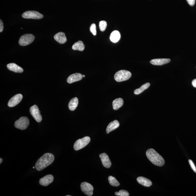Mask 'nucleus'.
Listing matches in <instances>:
<instances>
[{"instance_id":"9","label":"nucleus","mask_w":196,"mask_h":196,"mask_svg":"<svg viewBox=\"0 0 196 196\" xmlns=\"http://www.w3.org/2000/svg\"><path fill=\"white\" fill-rule=\"evenodd\" d=\"M81 190L85 194L91 196L93 194V188L91 184L87 182L82 183L81 184Z\"/></svg>"},{"instance_id":"22","label":"nucleus","mask_w":196,"mask_h":196,"mask_svg":"<svg viewBox=\"0 0 196 196\" xmlns=\"http://www.w3.org/2000/svg\"><path fill=\"white\" fill-rule=\"evenodd\" d=\"M72 49L74 50H78L82 51L85 49V45L83 41H79L75 43L72 47Z\"/></svg>"},{"instance_id":"31","label":"nucleus","mask_w":196,"mask_h":196,"mask_svg":"<svg viewBox=\"0 0 196 196\" xmlns=\"http://www.w3.org/2000/svg\"><path fill=\"white\" fill-rule=\"evenodd\" d=\"M192 84L194 87L196 88V79H194L193 80Z\"/></svg>"},{"instance_id":"12","label":"nucleus","mask_w":196,"mask_h":196,"mask_svg":"<svg viewBox=\"0 0 196 196\" xmlns=\"http://www.w3.org/2000/svg\"><path fill=\"white\" fill-rule=\"evenodd\" d=\"M102 164L104 167L107 168H109L111 167L112 163L109 159L108 155L107 154L103 153L100 155Z\"/></svg>"},{"instance_id":"29","label":"nucleus","mask_w":196,"mask_h":196,"mask_svg":"<svg viewBox=\"0 0 196 196\" xmlns=\"http://www.w3.org/2000/svg\"><path fill=\"white\" fill-rule=\"evenodd\" d=\"M186 1L191 6H193L195 4V0H186Z\"/></svg>"},{"instance_id":"13","label":"nucleus","mask_w":196,"mask_h":196,"mask_svg":"<svg viewBox=\"0 0 196 196\" xmlns=\"http://www.w3.org/2000/svg\"><path fill=\"white\" fill-rule=\"evenodd\" d=\"M83 78V75L80 73H75L70 75L67 79L68 83L71 84L80 81Z\"/></svg>"},{"instance_id":"28","label":"nucleus","mask_w":196,"mask_h":196,"mask_svg":"<svg viewBox=\"0 0 196 196\" xmlns=\"http://www.w3.org/2000/svg\"><path fill=\"white\" fill-rule=\"evenodd\" d=\"M189 164L190 165L191 169H193V170L195 173H196V167L194 164L192 160H189Z\"/></svg>"},{"instance_id":"21","label":"nucleus","mask_w":196,"mask_h":196,"mask_svg":"<svg viewBox=\"0 0 196 196\" xmlns=\"http://www.w3.org/2000/svg\"><path fill=\"white\" fill-rule=\"evenodd\" d=\"M79 103V100L78 98H73L70 100L68 104V107L70 111H74L78 107Z\"/></svg>"},{"instance_id":"14","label":"nucleus","mask_w":196,"mask_h":196,"mask_svg":"<svg viewBox=\"0 0 196 196\" xmlns=\"http://www.w3.org/2000/svg\"><path fill=\"white\" fill-rule=\"evenodd\" d=\"M55 40L60 44H65L67 42V39L65 34L63 32H59L57 33L54 36Z\"/></svg>"},{"instance_id":"35","label":"nucleus","mask_w":196,"mask_h":196,"mask_svg":"<svg viewBox=\"0 0 196 196\" xmlns=\"http://www.w3.org/2000/svg\"><path fill=\"white\" fill-rule=\"evenodd\" d=\"M70 195H67V196H70Z\"/></svg>"},{"instance_id":"18","label":"nucleus","mask_w":196,"mask_h":196,"mask_svg":"<svg viewBox=\"0 0 196 196\" xmlns=\"http://www.w3.org/2000/svg\"><path fill=\"white\" fill-rule=\"evenodd\" d=\"M136 180H137V181L139 184L143 186L150 187L152 184V183L151 180L144 177H138Z\"/></svg>"},{"instance_id":"17","label":"nucleus","mask_w":196,"mask_h":196,"mask_svg":"<svg viewBox=\"0 0 196 196\" xmlns=\"http://www.w3.org/2000/svg\"><path fill=\"white\" fill-rule=\"evenodd\" d=\"M119 126L120 124L117 120H115L113 121L108 125L106 129L107 133H109L110 132L117 128Z\"/></svg>"},{"instance_id":"32","label":"nucleus","mask_w":196,"mask_h":196,"mask_svg":"<svg viewBox=\"0 0 196 196\" xmlns=\"http://www.w3.org/2000/svg\"><path fill=\"white\" fill-rule=\"evenodd\" d=\"M0 164H1L2 161H3V160H2V158H0Z\"/></svg>"},{"instance_id":"19","label":"nucleus","mask_w":196,"mask_h":196,"mask_svg":"<svg viewBox=\"0 0 196 196\" xmlns=\"http://www.w3.org/2000/svg\"><path fill=\"white\" fill-rule=\"evenodd\" d=\"M121 38V35L119 32L118 31H114L112 32L110 35V40L114 43L117 42L120 40Z\"/></svg>"},{"instance_id":"16","label":"nucleus","mask_w":196,"mask_h":196,"mask_svg":"<svg viewBox=\"0 0 196 196\" xmlns=\"http://www.w3.org/2000/svg\"><path fill=\"white\" fill-rule=\"evenodd\" d=\"M7 67L9 70L14 72L21 73L23 72V68L14 63L8 64Z\"/></svg>"},{"instance_id":"1","label":"nucleus","mask_w":196,"mask_h":196,"mask_svg":"<svg viewBox=\"0 0 196 196\" xmlns=\"http://www.w3.org/2000/svg\"><path fill=\"white\" fill-rule=\"evenodd\" d=\"M54 159V156L53 154L45 153L37 160L35 164V168L37 170L41 171L52 164Z\"/></svg>"},{"instance_id":"25","label":"nucleus","mask_w":196,"mask_h":196,"mask_svg":"<svg viewBox=\"0 0 196 196\" xmlns=\"http://www.w3.org/2000/svg\"><path fill=\"white\" fill-rule=\"evenodd\" d=\"M107 26V22L105 21H101L99 23V28H100V29L101 31H104L106 29Z\"/></svg>"},{"instance_id":"3","label":"nucleus","mask_w":196,"mask_h":196,"mask_svg":"<svg viewBox=\"0 0 196 196\" xmlns=\"http://www.w3.org/2000/svg\"><path fill=\"white\" fill-rule=\"evenodd\" d=\"M131 76V74L130 72L127 70H122L114 74V78L117 82H120L129 80Z\"/></svg>"},{"instance_id":"7","label":"nucleus","mask_w":196,"mask_h":196,"mask_svg":"<svg viewBox=\"0 0 196 196\" xmlns=\"http://www.w3.org/2000/svg\"><path fill=\"white\" fill-rule=\"evenodd\" d=\"M22 17L25 19H40L43 18V15L36 11H28L24 12Z\"/></svg>"},{"instance_id":"30","label":"nucleus","mask_w":196,"mask_h":196,"mask_svg":"<svg viewBox=\"0 0 196 196\" xmlns=\"http://www.w3.org/2000/svg\"><path fill=\"white\" fill-rule=\"evenodd\" d=\"M0 32L3 31L4 28L3 24L1 20H0Z\"/></svg>"},{"instance_id":"8","label":"nucleus","mask_w":196,"mask_h":196,"mask_svg":"<svg viewBox=\"0 0 196 196\" xmlns=\"http://www.w3.org/2000/svg\"><path fill=\"white\" fill-rule=\"evenodd\" d=\"M30 112L33 117L37 122H40L42 120L40 112L39 111L38 107L36 105H33L30 108Z\"/></svg>"},{"instance_id":"4","label":"nucleus","mask_w":196,"mask_h":196,"mask_svg":"<svg viewBox=\"0 0 196 196\" xmlns=\"http://www.w3.org/2000/svg\"><path fill=\"white\" fill-rule=\"evenodd\" d=\"M91 141V139L89 136H85L81 139L76 141L74 144V150L78 151L82 149L88 144Z\"/></svg>"},{"instance_id":"2","label":"nucleus","mask_w":196,"mask_h":196,"mask_svg":"<svg viewBox=\"0 0 196 196\" xmlns=\"http://www.w3.org/2000/svg\"><path fill=\"white\" fill-rule=\"evenodd\" d=\"M146 155L152 163L158 166H162L165 164V160L159 154L153 149L147 150Z\"/></svg>"},{"instance_id":"5","label":"nucleus","mask_w":196,"mask_h":196,"mask_svg":"<svg viewBox=\"0 0 196 196\" xmlns=\"http://www.w3.org/2000/svg\"><path fill=\"white\" fill-rule=\"evenodd\" d=\"M29 123V120L27 117H22L15 122L14 126L17 129L23 130L27 128Z\"/></svg>"},{"instance_id":"24","label":"nucleus","mask_w":196,"mask_h":196,"mask_svg":"<svg viewBox=\"0 0 196 196\" xmlns=\"http://www.w3.org/2000/svg\"><path fill=\"white\" fill-rule=\"evenodd\" d=\"M108 180L110 184L113 186L118 187L120 185V183L115 177L112 176H109Z\"/></svg>"},{"instance_id":"10","label":"nucleus","mask_w":196,"mask_h":196,"mask_svg":"<svg viewBox=\"0 0 196 196\" xmlns=\"http://www.w3.org/2000/svg\"><path fill=\"white\" fill-rule=\"evenodd\" d=\"M23 98V96L21 94H16L9 101L8 105L10 107H13L18 104Z\"/></svg>"},{"instance_id":"27","label":"nucleus","mask_w":196,"mask_h":196,"mask_svg":"<svg viewBox=\"0 0 196 196\" xmlns=\"http://www.w3.org/2000/svg\"><path fill=\"white\" fill-rule=\"evenodd\" d=\"M90 31L94 36L96 35L97 31L96 29V25L95 24H92L91 27L90 28Z\"/></svg>"},{"instance_id":"15","label":"nucleus","mask_w":196,"mask_h":196,"mask_svg":"<svg viewBox=\"0 0 196 196\" xmlns=\"http://www.w3.org/2000/svg\"><path fill=\"white\" fill-rule=\"evenodd\" d=\"M171 61L169 59H154L150 61L152 65H162L168 63Z\"/></svg>"},{"instance_id":"33","label":"nucleus","mask_w":196,"mask_h":196,"mask_svg":"<svg viewBox=\"0 0 196 196\" xmlns=\"http://www.w3.org/2000/svg\"><path fill=\"white\" fill-rule=\"evenodd\" d=\"M83 77H84H84H85V76L84 75H83Z\"/></svg>"},{"instance_id":"23","label":"nucleus","mask_w":196,"mask_h":196,"mask_svg":"<svg viewBox=\"0 0 196 196\" xmlns=\"http://www.w3.org/2000/svg\"><path fill=\"white\" fill-rule=\"evenodd\" d=\"M150 86V84L149 83L145 84L142 85L139 88L135 90V91H134V93L136 94V95L142 93L145 90L148 88Z\"/></svg>"},{"instance_id":"20","label":"nucleus","mask_w":196,"mask_h":196,"mask_svg":"<svg viewBox=\"0 0 196 196\" xmlns=\"http://www.w3.org/2000/svg\"><path fill=\"white\" fill-rule=\"evenodd\" d=\"M124 104V100L122 98H117L114 100L112 103L113 109L114 110H117L122 107Z\"/></svg>"},{"instance_id":"6","label":"nucleus","mask_w":196,"mask_h":196,"mask_svg":"<svg viewBox=\"0 0 196 196\" xmlns=\"http://www.w3.org/2000/svg\"><path fill=\"white\" fill-rule=\"evenodd\" d=\"M35 39V36L31 34H26L20 38L19 43L22 46H26L31 43Z\"/></svg>"},{"instance_id":"26","label":"nucleus","mask_w":196,"mask_h":196,"mask_svg":"<svg viewBox=\"0 0 196 196\" xmlns=\"http://www.w3.org/2000/svg\"><path fill=\"white\" fill-rule=\"evenodd\" d=\"M115 194L117 196H129V193L125 190H121L119 192H116Z\"/></svg>"},{"instance_id":"11","label":"nucleus","mask_w":196,"mask_h":196,"mask_svg":"<svg viewBox=\"0 0 196 196\" xmlns=\"http://www.w3.org/2000/svg\"><path fill=\"white\" fill-rule=\"evenodd\" d=\"M54 177L52 175H48L42 178L39 180V184L44 186H47L53 181Z\"/></svg>"},{"instance_id":"34","label":"nucleus","mask_w":196,"mask_h":196,"mask_svg":"<svg viewBox=\"0 0 196 196\" xmlns=\"http://www.w3.org/2000/svg\"><path fill=\"white\" fill-rule=\"evenodd\" d=\"M33 168H34H34H35V167H33Z\"/></svg>"}]
</instances>
